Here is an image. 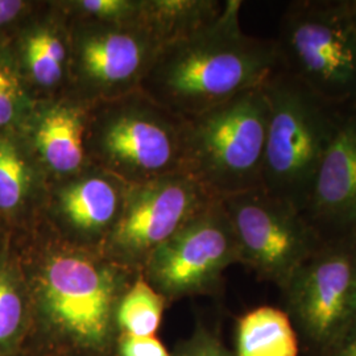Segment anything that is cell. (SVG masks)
Listing matches in <instances>:
<instances>
[{"instance_id":"obj_3","label":"cell","mask_w":356,"mask_h":356,"mask_svg":"<svg viewBox=\"0 0 356 356\" xmlns=\"http://www.w3.org/2000/svg\"><path fill=\"white\" fill-rule=\"evenodd\" d=\"M268 102L261 189L304 214L339 111L279 67L263 85Z\"/></svg>"},{"instance_id":"obj_29","label":"cell","mask_w":356,"mask_h":356,"mask_svg":"<svg viewBox=\"0 0 356 356\" xmlns=\"http://www.w3.org/2000/svg\"><path fill=\"white\" fill-rule=\"evenodd\" d=\"M23 356H26V355H23Z\"/></svg>"},{"instance_id":"obj_2","label":"cell","mask_w":356,"mask_h":356,"mask_svg":"<svg viewBox=\"0 0 356 356\" xmlns=\"http://www.w3.org/2000/svg\"><path fill=\"white\" fill-rule=\"evenodd\" d=\"M242 7L227 0L211 23L161 45L139 90L189 120L264 85L281 66L277 44L243 31Z\"/></svg>"},{"instance_id":"obj_4","label":"cell","mask_w":356,"mask_h":356,"mask_svg":"<svg viewBox=\"0 0 356 356\" xmlns=\"http://www.w3.org/2000/svg\"><path fill=\"white\" fill-rule=\"evenodd\" d=\"M185 120L138 90L89 108L86 149L92 165L126 185L182 172Z\"/></svg>"},{"instance_id":"obj_5","label":"cell","mask_w":356,"mask_h":356,"mask_svg":"<svg viewBox=\"0 0 356 356\" xmlns=\"http://www.w3.org/2000/svg\"><path fill=\"white\" fill-rule=\"evenodd\" d=\"M267 126L263 85L185 120L182 173L218 200L261 188Z\"/></svg>"},{"instance_id":"obj_16","label":"cell","mask_w":356,"mask_h":356,"mask_svg":"<svg viewBox=\"0 0 356 356\" xmlns=\"http://www.w3.org/2000/svg\"><path fill=\"white\" fill-rule=\"evenodd\" d=\"M49 182L16 129L0 134V220L11 232L42 216Z\"/></svg>"},{"instance_id":"obj_21","label":"cell","mask_w":356,"mask_h":356,"mask_svg":"<svg viewBox=\"0 0 356 356\" xmlns=\"http://www.w3.org/2000/svg\"><path fill=\"white\" fill-rule=\"evenodd\" d=\"M32 102L8 45L0 47V134L19 127Z\"/></svg>"},{"instance_id":"obj_12","label":"cell","mask_w":356,"mask_h":356,"mask_svg":"<svg viewBox=\"0 0 356 356\" xmlns=\"http://www.w3.org/2000/svg\"><path fill=\"white\" fill-rule=\"evenodd\" d=\"M127 185L98 166L51 184L41 219L63 241L101 251L122 216Z\"/></svg>"},{"instance_id":"obj_6","label":"cell","mask_w":356,"mask_h":356,"mask_svg":"<svg viewBox=\"0 0 356 356\" xmlns=\"http://www.w3.org/2000/svg\"><path fill=\"white\" fill-rule=\"evenodd\" d=\"M281 69L337 110L356 107V17L350 0H300L281 17Z\"/></svg>"},{"instance_id":"obj_27","label":"cell","mask_w":356,"mask_h":356,"mask_svg":"<svg viewBox=\"0 0 356 356\" xmlns=\"http://www.w3.org/2000/svg\"><path fill=\"white\" fill-rule=\"evenodd\" d=\"M7 234H8V229L4 227V225L1 223V220H0V248H1V245H3V243L6 241V236H7Z\"/></svg>"},{"instance_id":"obj_22","label":"cell","mask_w":356,"mask_h":356,"mask_svg":"<svg viewBox=\"0 0 356 356\" xmlns=\"http://www.w3.org/2000/svg\"><path fill=\"white\" fill-rule=\"evenodd\" d=\"M57 3L73 20L140 24L143 0H57Z\"/></svg>"},{"instance_id":"obj_24","label":"cell","mask_w":356,"mask_h":356,"mask_svg":"<svg viewBox=\"0 0 356 356\" xmlns=\"http://www.w3.org/2000/svg\"><path fill=\"white\" fill-rule=\"evenodd\" d=\"M172 356H235L214 332L198 326L189 338L176 346Z\"/></svg>"},{"instance_id":"obj_25","label":"cell","mask_w":356,"mask_h":356,"mask_svg":"<svg viewBox=\"0 0 356 356\" xmlns=\"http://www.w3.org/2000/svg\"><path fill=\"white\" fill-rule=\"evenodd\" d=\"M114 356H172L160 339L153 337H136L119 334Z\"/></svg>"},{"instance_id":"obj_15","label":"cell","mask_w":356,"mask_h":356,"mask_svg":"<svg viewBox=\"0 0 356 356\" xmlns=\"http://www.w3.org/2000/svg\"><path fill=\"white\" fill-rule=\"evenodd\" d=\"M8 48L32 101L69 92L70 23L57 0H45Z\"/></svg>"},{"instance_id":"obj_19","label":"cell","mask_w":356,"mask_h":356,"mask_svg":"<svg viewBox=\"0 0 356 356\" xmlns=\"http://www.w3.org/2000/svg\"><path fill=\"white\" fill-rule=\"evenodd\" d=\"M223 3L218 0H143L140 26L161 47L211 23L222 11Z\"/></svg>"},{"instance_id":"obj_23","label":"cell","mask_w":356,"mask_h":356,"mask_svg":"<svg viewBox=\"0 0 356 356\" xmlns=\"http://www.w3.org/2000/svg\"><path fill=\"white\" fill-rule=\"evenodd\" d=\"M45 0H0V47L10 45Z\"/></svg>"},{"instance_id":"obj_7","label":"cell","mask_w":356,"mask_h":356,"mask_svg":"<svg viewBox=\"0 0 356 356\" xmlns=\"http://www.w3.org/2000/svg\"><path fill=\"white\" fill-rule=\"evenodd\" d=\"M281 291L306 342L334 351L356 325V241L322 243Z\"/></svg>"},{"instance_id":"obj_1","label":"cell","mask_w":356,"mask_h":356,"mask_svg":"<svg viewBox=\"0 0 356 356\" xmlns=\"http://www.w3.org/2000/svg\"><path fill=\"white\" fill-rule=\"evenodd\" d=\"M11 236L31 304L24 355L114 356L118 306L140 273L65 242L42 219Z\"/></svg>"},{"instance_id":"obj_14","label":"cell","mask_w":356,"mask_h":356,"mask_svg":"<svg viewBox=\"0 0 356 356\" xmlns=\"http://www.w3.org/2000/svg\"><path fill=\"white\" fill-rule=\"evenodd\" d=\"M304 216L322 242L356 241V107L339 111Z\"/></svg>"},{"instance_id":"obj_13","label":"cell","mask_w":356,"mask_h":356,"mask_svg":"<svg viewBox=\"0 0 356 356\" xmlns=\"http://www.w3.org/2000/svg\"><path fill=\"white\" fill-rule=\"evenodd\" d=\"M89 108L69 92L38 99L16 128L49 185L92 165L86 149Z\"/></svg>"},{"instance_id":"obj_8","label":"cell","mask_w":356,"mask_h":356,"mask_svg":"<svg viewBox=\"0 0 356 356\" xmlns=\"http://www.w3.org/2000/svg\"><path fill=\"white\" fill-rule=\"evenodd\" d=\"M222 204L236 238L241 264L280 289L323 243L301 211L261 188L229 195Z\"/></svg>"},{"instance_id":"obj_28","label":"cell","mask_w":356,"mask_h":356,"mask_svg":"<svg viewBox=\"0 0 356 356\" xmlns=\"http://www.w3.org/2000/svg\"><path fill=\"white\" fill-rule=\"evenodd\" d=\"M350 6H351V10H353L354 16L356 17V0H350Z\"/></svg>"},{"instance_id":"obj_18","label":"cell","mask_w":356,"mask_h":356,"mask_svg":"<svg viewBox=\"0 0 356 356\" xmlns=\"http://www.w3.org/2000/svg\"><path fill=\"white\" fill-rule=\"evenodd\" d=\"M235 356H298V335L285 310L259 306L238 319Z\"/></svg>"},{"instance_id":"obj_17","label":"cell","mask_w":356,"mask_h":356,"mask_svg":"<svg viewBox=\"0 0 356 356\" xmlns=\"http://www.w3.org/2000/svg\"><path fill=\"white\" fill-rule=\"evenodd\" d=\"M31 330V304L11 232L0 248V356H23Z\"/></svg>"},{"instance_id":"obj_9","label":"cell","mask_w":356,"mask_h":356,"mask_svg":"<svg viewBox=\"0 0 356 356\" xmlns=\"http://www.w3.org/2000/svg\"><path fill=\"white\" fill-rule=\"evenodd\" d=\"M241 264V254L222 200L163 243L141 270V276L168 304L218 292L223 273Z\"/></svg>"},{"instance_id":"obj_10","label":"cell","mask_w":356,"mask_h":356,"mask_svg":"<svg viewBox=\"0 0 356 356\" xmlns=\"http://www.w3.org/2000/svg\"><path fill=\"white\" fill-rule=\"evenodd\" d=\"M218 198L186 173L127 185L124 207L102 254L141 273L148 257Z\"/></svg>"},{"instance_id":"obj_20","label":"cell","mask_w":356,"mask_h":356,"mask_svg":"<svg viewBox=\"0 0 356 356\" xmlns=\"http://www.w3.org/2000/svg\"><path fill=\"white\" fill-rule=\"evenodd\" d=\"M166 305L165 298L139 275L118 306L119 334L153 337L161 325Z\"/></svg>"},{"instance_id":"obj_11","label":"cell","mask_w":356,"mask_h":356,"mask_svg":"<svg viewBox=\"0 0 356 356\" xmlns=\"http://www.w3.org/2000/svg\"><path fill=\"white\" fill-rule=\"evenodd\" d=\"M69 23V94L91 106L140 89L160 48L144 26L73 19Z\"/></svg>"},{"instance_id":"obj_26","label":"cell","mask_w":356,"mask_h":356,"mask_svg":"<svg viewBox=\"0 0 356 356\" xmlns=\"http://www.w3.org/2000/svg\"><path fill=\"white\" fill-rule=\"evenodd\" d=\"M335 356H356V325L334 350Z\"/></svg>"}]
</instances>
